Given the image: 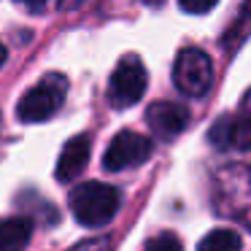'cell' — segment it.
<instances>
[{"label": "cell", "instance_id": "cell-1", "mask_svg": "<svg viewBox=\"0 0 251 251\" xmlns=\"http://www.w3.org/2000/svg\"><path fill=\"white\" fill-rule=\"evenodd\" d=\"M68 205H71L73 216L81 227L100 229L119 213L122 195L116 186L103 184V181H84V184L71 189Z\"/></svg>", "mask_w": 251, "mask_h": 251}, {"label": "cell", "instance_id": "cell-2", "mask_svg": "<svg viewBox=\"0 0 251 251\" xmlns=\"http://www.w3.org/2000/svg\"><path fill=\"white\" fill-rule=\"evenodd\" d=\"M213 208L219 216L238 219L240 224H249L251 208V181L246 165H229L213 176Z\"/></svg>", "mask_w": 251, "mask_h": 251}, {"label": "cell", "instance_id": "cell-3", "mask_svg": "<svg viewBox=\"0 0 251 251\" xmlns=\"http://www.w3.org/2000/svg\"><path fill=\"white\" fill-rule=\"evenodd\" d=\"M65 98H68V78L62 73H46L33 89H27L22 95V100L17 105V116L25 125H41L62 108Z\"/></svg>", "mask_w": 251, "mask_h": 251}, {"label": "cell", "instance_id": "cell-4", "mask_svg": "<svg viewBox=\"0 0 251 251\" xmlns=\"http://www.w3.org/2000/svg\"><path fill=\"white\" fill-rule=\"evenodd\" d=\"M173 84L186 98H202L213 84V62L197 46H186L173 62Z\"/></svg>", "mask_w": 251, "mask_h": 251}, {"label": "cell", "instance_id": "cell-5", "mask_svg": "<svg viewBox=\"0 0 251 251\" xmlns=\"http://www.w3.org/2000/svg\"><path fill=\"white\" fill-rule=\"evenodd\" d=\"M146 92V68L135 54H127L119 60L108 78V103L111 108H132Z\"/></svg>", "mask_w": 251, "mask_h": 251}, {"label": "cell", "instance_id": "cell-6", "mask_svg": "<svg viewBox=\"0 0 251 251\" xmlns=\"http://www.w3.org/2000/svg\"><path fill=\"white\" fill-rule=\"evenodd\" d=\"M151 154H154L151 138L141 135V132H132V130H122L119 135H114V141H111L108 149H105L103 168L111 170V173L130 170V168L143 165Z\"/></svg>", "mask_w": 251, "mask_h": 251}, {"label": "cell", "instance_id": "cell-7", "mask_svg": "<svg viewBox=\"0 0 251 251\" xmlns=\"http://www.w3.org/2000/svg\"><path fill=\"white\" fill-rule=\"evenodd\" d=\"M249 122H251L249 119V98H243V103H240V108L235 114H224L216 119V125L208 132V141L219 151H229V149L246 151L251 146V125Z\"/></svg>", "mask_w": 251, "mask_h": 251}, {"label": "cell", "instance_id": "cell-8", "mask_svg": "<svg viewBox=\"0 0 251 251\" xmlns=\"http://www.w3.org/2000/svg\"><path fill=\"white\" fill-rule=\"evenodd\" d=\"M189 119H192L189 108H186V105H181V103H168V100H159V103H151L146 108L149 127L154 130V135L165 138V141L181 135V132L186 130V125H189Z\"/></svg>", "mask_w": 251, "mask_h": 251}, {"label": "cell", "instance_id": "cell-9", "mask_svg": "<svg viewBox=\"0 0 251 251\" xmlns=\"http://www.w3.org/2000/svg\"><path fill=\"white\" fill-rule=\"evenodd\" d=\"M89 151H92V138H89L87 132L71 138V141L62 146V154H60V159H57V168H54L57 181L71 184L73 178H78V173H81L89 162Z\"/></svg>", "mask_w": 251, "mask_h": 251}, {"label": "cell", "instance_id": "cell-10", "mask_svg": "<svg viewBox=\"0 0 251 251\" xmlns=\"http://www.w3.org/2000/svg\"><path fill=\"white\" fill-rule=\"evenodd\" d=\"M33 238V222L25 216L0 219V251L25 249Z\"/></svg>", "mask_w": 251, "mask_h": 251}, {"label": "cell", "instance_id": "cell-11", "mask_svg": "<svg viewBox=\"0 0 251 251\" xmlns=\"http://www.w3.org/2000/svg\"><path fill=\"white\" fill-rule=\"evenodd\" d=\"M200 251H238L243 249V238L235 229H213L208 238H202L197 243Z\"/></svg>", "mask_w": 251, "mask_h": 251}, {"label": "cell", "instance_id": "cell-12", "mask_svg": "<svg viewBox=\"0 0 251 251\" xmlns=\"http://www.w3.org/2000/svg\"><path fill=\"white\" fill-rule=\"evenodd\" d=\"M227 35H232V44H229V51H238L240 46H243L246 35H249V14H246V6L240 8L238 14V25H235V30H227Z\"/></svg>", "mask_w": 251, "mask_h": 251}, {"label": "cell", "instance_id": "cell-13", "mask_svg": "<svg viewBox=\"0 0 251 251\" xmlns=\"http://www.w3.org/2000/svg\"><path fill=\"white\" fill-rule=\"evenodd\" d=\"M146 249H149V251H157V249L178 251V249H181V240L176 238V235H170V232H162V235H157V238L146 240Z\"/></svg>", "mask_w": 251, "mask_h": 251}, {"label": "cell", "instance_id": "cell-14", "mask_svg": "<svg viewBox=\"0 0 251 251\" xmlns=\"http://www.w3.org/2000/svg\"><path fill=\"white\" fill-rule=\"evenodd\" d=\"M216 3L219 0H178L181 11H186V14H205V11H211Z\"/></svg>", "mask_w": 251, "mask_h": 251}, {"label": "cell", "instance_id": "cell-15", "mask_svg": "<svg viewBox=\"0 0 251 251\" xmlns=\"http://www.w3.org/2000/svg\"><path fill=\"white\" fill-rule=\"evenodd\" d=\"M17 3H22V6L30 8V11H41V8L46 6V0H17Z\"/></svg>", "mask_w": 251, "mask_h": 251}, {"label": "cell", "instance_id": "cell-16", "mask_svg": "<svg viewBox=\"0 0 251 251\" xmlns=\"http://www.w3.org/2000/svg\"><path fill=\"white\" fill-rule=\"evenodd\" d=\"M149 8H159V6H165V0H143Z\"/></svg>", "mask_w": 251, "mask_h": 251}, {"label": "cell", "instance_id": "cell-17", "mask_svg": "<svg viewBox=\"0 0 251 251\" xmlns=\"http://www.w3.org/2000/svg\"><path fill=\"white\" fill-rule=\"evenodd\" d=\"M6 57H8V51H6V46L0 44V68H3V62H6Z\"/></svg>", "mask_w": 251, "mask_h": 251}]
</instances>
